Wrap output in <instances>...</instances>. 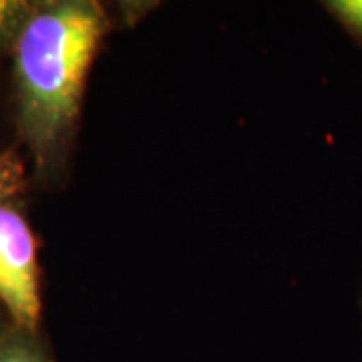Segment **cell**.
I'll return each instance as SVG.
<instances>
[{"label": "cell", "mask_w": 362, "mask_h": 362, "mask_svg": "<svg viewBox=\"0 0 362 362\" xmlns=\"http://www.w3.org/2000/svg\"><path fill=\"white\" fill-rule=\"evenodd\" d=\"M361 316H362V298H361Z\"/></svg>", "instance_id": "cell-6"}, {"label": "cell", "mask_w": 362, "mask_h": 362, "mask_svg": "<svg viewBox=\"0 0 362 362\" xmlns=\"http://www.w3.org/2000/svg\"><path fill=\"white\" fill-rule=\"evenodd\" d=\"M320 6L350 39L362 45V0H324Z\"/></svg>", "instance_id": "cell-3"}, {"label": "cell", "mask_w": 362, "mask_h": 362, "mask_svg": "<svg viewBox=\"0 0 362 362\" xmlns=\"http://www.w3.org/2000/svg\"><path fill=\"white\" fill-rule=\"evenodd\" d=\"M25 165L13 151L0 153V302L25 330L40 318L35 235L23 209Z\"/></svg>", "instance_id": "cell-2"}, {"label": "cell", "mask_w": 362, "mask_h": 362, "mask_svg": "<svg viewBox=\"0 0 362 362\" xmlns=\"http://www.w3.org/2000/svg\"><path fill=\"white\" fill-rule=\"evenodd\" d=\"M0 362H51V358L39 344L26 338H14L0 344Z\"/></svg>", "instance_id": "cell-4"}, {"label": "cell", "mask_w": 362, "mask_h": 362, "mask_svg": "<svg viewBox=\"0 0 362 362\" xmlns=\"http://www.w3.org/2000/svg\"><path fill=\"white\" fill-rule=\"evenodd\" d=\"M33 6L26 2H14V0H0V40H4L11 33L18 35L21 26L26 21Z\"/></svg>", "instance_id": "cell-5"}, {"label": "cell", "mask_w": 362, "mask_h": 362, "mask_svg": "<svg viewBox=\"0 0 362 362\" xmlns=\"http://www.w3.org/2000/svg\"><path fill=\"white\" fill-rule=\"evenodd\" d=\"M107 30L99 2L54 0L30 8L14 39L18 123L40 165L61 156L73 135Z\"/></svg>", "instance_id": "cell-1"}]
</instances>
